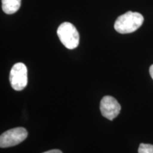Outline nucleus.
Wrapping results in <instances>:
<instances>
[{"mask_svg":"<svg viewBox=\"0 0 153 153\" xmlns=\"http://www.w3.org/2000/svg\"><path fill=\"white\" fill-rule=\"evenodd\" d=\"M144 17L138 12L127 11L116 19L114 28L119 33H131L142 26Z\"/></svg>","mask_w":153,"mask_h":153,"instance_id":"nucleus-1","label":"nucleus"},{"mask_svg":"<svg viewBox=\"0 0 153 153\" xmlns=\"http://www.w3.org/2000/svg\"><path fill=\"white\" fill-rule=\"evenodd\" d=\"M59 39L67 48H76L79 43V34L73 24L64 22L60 25L57 30Z\"/></svg>","mask_w":153,"mask_h":153,"instance_id":"nucleus-2","label":"nucleus"},{"mask_svg":"<svg viewBox=\"0 0 153 153\" xmlns=\"http://www.w3.org/2000/svg\"><path fill=\"white\" fill-rule=\"evenodd\" d=\"M11 87L16 91H22L28 83L27 68L22 62H17L11 68L9 74Z\"/></svg>","mask_w":153,"mask_h":153,"instance_id":"nucleus-3","label":"nucleus"},{"mask_svg":"<svg viewBox=\"0 0 153 153\" xmlns=\"http://www.w3.org/2000/svg\"><path fill=\"white\" fill-rule=\"evenodd\" d=\"M28 136V132L24 128H15L7 131L0 136V147L10 148L22 143Z\"/></svg>","mask_w":153,"mask_h":153,"instance_id":"nucleus-4","label":"nucleus"},{"mask_svg":"<svg viewBox=\"0 0 153 153\" xmlns=\"http://www.w3.org/2000/svg\"><path fill=\"white\" fill-rule=\"evenodd\" d=\"M121 109L119 103L111 96L103 97L100 104V111L102 116L107 119L112 120L118 116Z\"/></svg>","mask_w":153,"mask_h":153,"instance_id":"nucleus-5","label":"nucleus"},{"mask_svg":"<svg viewBox=\"0 0 153 153\" xmlns=\"http://www.w3.org/2000/svg\"><path fill=\"white\" fill-rule=\"evenodd\" d=\"M21 2L22 0H1V8L6 14H14L20 8Z\"/></svg>","mask_w":153,"mask_h":153,"instance_id":"nucleus-6","label":"nucleus"},{"mask_svg":"<svg viewBox=\"0 0 153 153\" xmlns=\"http://www.w3.org/2000/svg\"><path fill=\"white\" fill-rule=\"evenodd\" d=\"M138 153H153V145L141 143L138 148Z\"/></svg>","mask_w":153,"mask_h":153,"instance_id":"nucleus-7","label":"nucleus"},{"mask_svg":"<svg viewBox=\"0 0 153 153\" xmlns=\"http://www.w3.org/2000/svg\"><path fill=\"white\" fill-rule=\"evenodd\" d=\"M43 153H62V152L59 150H51L47 151V152H45Z\"/></svg>","mask_w":153,"mask_h":153,"instance_id":"nucleus-8","label":"nucleus"},{"mask_svg":"<svg viewBox=\"0 0 153 153\" xmlns=\"http://www.w3.org/2000/svg\"><path fill=\"white\" fill-rule=\"evenodd\" d=\"M150 74L151 77H152L153 79V65H152L150 68Z\"/></svg>","mask_w":153,"mask_h":153,"instance_id":"nucleus-9","label":"nucleus"}]
</instances>
